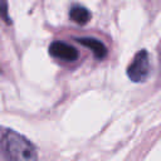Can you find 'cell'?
<instances>
[{"label": "cell", "mask_w": 161, "mask_h": 161, "mask_svg": "<svg viewBox=\"0 0 161 161\" xmlns=\"http://www.w3.org/2000/svg\"><path fill=\"white\" fill-rule=\"evenodd\" d=\"M75 40H77L79 44H82L83 47L91 49L92 53L94 54V57H96L97 59H103V58H106L108 50H107L106 45H104L101 40H98V39H96V38H91V36L75 38Z\"/></svg>", "instance_id": "4"}, {"label": "cell", "mask_w": 161, "mask_h": 161, "mask_svg": "<svg viewBox=\"0 0 161 161\" xmlns=\"http://www.w3.org/2000/svg\"><path fill=\"white\" fill-rule=\"evenodd\" d=\"M150 73V58L148 53L142 49L136 53L132 62L127 67V77L132 82H143Z\"/></svg>", "instance_id": "2"}, {"label": "cell", "mask_w": 161, "mask_h": 161, "mask_svg": "<svg viewBox=\"0 0 161 161\" xmlns=\"http://www.w3.org/2000/svg\"><path fill=\"white\" fill-rule=\"evenodd\" d=\"M91 18V11L82 5H73L69 10V19L78 25H86Z\"/></svg>", "instance_id": "5"}, {"label": "cell", "mask_w": 161, "mask_h": 161, "mask_svg": "<svg viewBox=\"0 0 161 161\" xmlns=\"http://www.w3.org/2000/svg\"><path fill=\"white\" fill-rule=\"evenodd\" d=\"M49 53L52 57L65 60V62H74L79 57L78 50L73 45H69L68 43L59 42V40L53 42L49 45Z\"/></svg>", "instance_id": "3"}, {"label": "cell", "mask_w": 161, "mask_h": 161, "mask_svg": "<svg viewBox=\"0 0 161 161\" xmlns=\"http://www.w3.org/2000/svg\"><path fill=\"white\" fill-rule=\"evenodd\" d=\"M1 151L8 161H38L35 146L23 135L6 131L1 138Z\"/></svg>", "instance_id": "1"}, {"label": "cell", "mask_w": 161, "mask_h": 161, "mask_svg": "<svg viewBox=\"0 0 161 161\" xmlns=\"http://www.w3.org/2000/svg\"><path fill=\"white\" fill-rule=\"evenodd\" d=\"M0 18L4 21L10 23L9 14H8V4H6V0H0Z\"/></svg>", "instance_id": "6"}]
</instances>
